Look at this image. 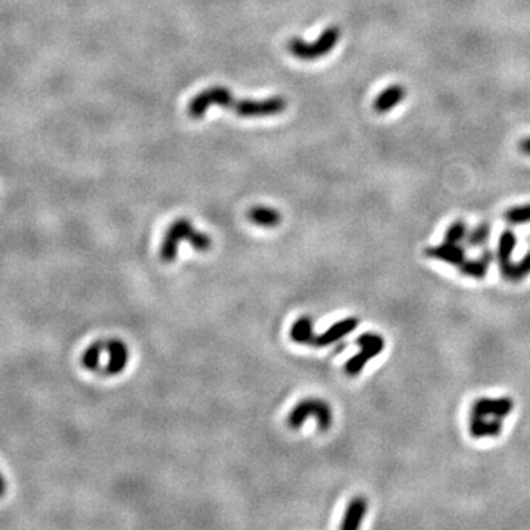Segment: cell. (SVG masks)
Instances as JSON below:
<instances>
[{
    "instance_id": "30bf717a",
    "label": "cell",
    "mask_w": 530,
    "mask_h": 530,
    "mask_svg": "<svg viewBox=\"0 0 530 530\" xmlns=\"http://www.w3.org/2000/svg\"><path fill=\"white\" fill-rule=\"evenodd\" d=\"M502 418L471 415L468 422V431L473 438H498L502 434Z\"/></svg>"
},
{
    "instance_id": "d6986e66",
    "label": "cell",
    "mask_w": 530,
    "mask_h": 530,
    "mask_svg": "<svg viewBox=\"0 0 530 530\" xmlns=\"http://www.w3.org/2000/svg\"><path fill=\"white\" fill-rule=\"evenodd\" d=\"M491 237V226L489 222H480L473 230L468 231L466 237V245L470 248H482L487 243Z\"/></svg>"
},
{
    "instance_id": "5b68a950",
    "label": "cell",
    "mask_w": 530,
    "mask_h": 530,
    "mask_svg": "<svg viewBox=\"0 0 530 530\" xmlns=\"http://www.w3.org/2000/svg\"><path fill=\"white\" fill-rule=\"evenodd\" d=\"M355 343L361 348V351L357 355L348 359L345 364V373L348 375H352V378L354 375H358L362 370H364L367 362H370L373 358L380 355L382 351L385 350V339L378 333L361 334Z\"/></svg>"
},
{
    "instance_id": "277c9868",
    "label": "cell",
    "mask_w": 530,
    "mask_h": 530,
    "mask_svg": "<svg viewBox=\"0 0 530 530\" xmlns=\"http://www.w3.org/2000/svg\"><path fill=\"white\" fill-rule=\"evenodd\" d=\"M314 417L317 426L322 431H327L333 423L331 407L323 399L308 398L301 401L298 406L290 411L287 417V424L290 429H299L305 423L306 418Z\"/></svg>"
},
{
    "instance_id": "8992f818",
    "label": "cell",
    "mask_w": 530,
    "mask_h": 530,
    "mask_svg": "<svg viewBox=\"0 0 530 530\" xmlns=\"http://www.w3.org/2000/svg\"><path fill=\"white\" fill-rule=\"evenodd\" d=\"M103 348H105V352L108 354V362H106V366L101 370V373L106 375H115L124 371V368L127 367L129 357H130L127 345L120 339H108V341H103Z\"/></svg>"
},
{
    "instance_id": "2e32d148",
    "label": "cell",
    "mask_w": 530,
    "mask_h": 530,
    "mask_svg": "<svg viewBox=\"0 0 530 530\" xmlns=\"http://www.w3.org/2000/svg\"><path fill=\"white\" fill-rule=\"evenodd\" d=\"M313 320L310 317H301L290 329V339L301 345H311L314 339Z\"/></svg>"
},
{
    "instance_id": "7a4b0ae2",
    "label": "cell",
    "mask_w": 530,
    "mask_h": 530,
    "mask_svg": "<svg viewBox=\"0 0 530 530\" xmlns=\"http://www.w3.org/2000/svg\"><path fill=\"white\" fill-rule=\"evenodd\" d=\"M183 241L189 242L198 252H208L213 246V239L206 233L194 229L190 220L180 218L176 220L169 230L165 231L159 248L161 259L166 264L174 262L178 255V246Z\"/></svg>"
},
{
    "instance_id": "4fadbf2b",
    "label": "cell",
    "mask_w": 530,
    "mask_h": 530,
    "mask_svg": "<svg viewBox=\"0 0 530 530\" xmlns=\"http://www.w3.org/2000/svg\"><path fill=\"white\" fill-rule=\"evenodd\" d=\"M494 259H495L494 252L485 249L483 252L480 254V257L474 258V259L467 258L461 265H459L458 268H459V271H461V274L471 277V278H476V280H482V278L486 277L487 271H489L491 262Z\"/></svg>"
},
{
    "instance_id": "8fae6325",
    "label": "cell",
    "mask_w": 530,
    "mask_h": 530,
    "mask_svg": "<svg viewBox=\"0 0 530 530\" xmlns=\"http://www.w3.org/2000/svg\"><path fill=\"white\" fill-rule=\"evenodd\" d=\"M407 90L401 85H392L382 90L373 101V109L378 114H387L406 101Z\"/></svg>"
},
{
    "instance_id": "9c48e42d",
    "label": "cell",
    "mask_w": 530,
    "mask_h": 530,
    "mask_svg": "<svg viewBox=\"0 0 530 530\" xmlns=\"http://www.w3.org/2000/svg\"><path fill=\"white\" fill-rule=\"evenodd\" d=\"M426 255L431 259H438L448 265H454V267H459V265L467 259L466 249L461 243L448 242H443L436 246H429L426 249Z\"/></svg>"
},
{
    "instance_id": "e0dca14e",
    "label": "cell",
    "mask_w": 530,
    "mask_h": 530,
    "mask_svg": "<svg viewBox=\"0 0 530 530\" xmlns=\"http://www.w3.org/2000/svg\"><path fill=\"white\" fill-rule=\"evenodd\" d=\"M103 352V341L92 343L81 355L83 367L90 371H101V357Z\"/></svg>"
},
{
    "instance_id": "5bb4252c",
    "label": "cell",
    "mask_w": 530,
    "mask_h": 530,
    "mask_svg": "<svg viewBox=\"0 0 530 530\" xmlns=\"http://www.w3.org/2000/svg\"><path fill=\"white\" fill-rule=\"evenodd\" d=\"M515 245H517V236L510 229L504 230L499 236L498 241V249H496V261L499 264V271L501 274L506 273L510 265L513 264L511 257L514 254Z\"/></svg>"
},
{
    "instance_id": "ba28073f",
    "label": "cell",
    "mask_w": 530,
    "mask_h": 530,
    "mask_svg": "<svg viewBox=\"0 0 530 530\" xmlns=\"http://www.w3.org/2000/svg\"><path fill=\"white\" fill-rule=\"evenodd\" d=\"M358 324H359L358 318L348 317V318L342 320V322L334 323L324 333L318 334V336H314V339L311 342V346H314V348H324V346H329V345H331L334 342H338V341L343 339L345 336H348V334H350V333H352L358 327Z\"/></svg>"
},
{
    "instance_id": "7c38bea8",
    "label": "cell",
    "mask_w": 530,
    "mask_h": 530,
    "mask_svg": "<svg viewBox=\"0 0 530 530\" xmlns=\"http://www.w3.org/2000/svg\"><path fill=\"white\" fill-rule=\"evenodd\" d=\"M368 511V502L366 498L357 496L354 498L346 507V511L343 514V520L341 523V529L343 530H357L362 520L367 515Z\"/></svg>"
},
{
    "instance_id": "603a6c76",
    "label": "cell",
    "mask_w": 530,
    "mask_h": 530,
    "mask_svg": "<svg viewBox=\"0 0 530 530\" xmlns=\"http://www.w3.org/2000/svg\"><path fill=\"white\" fill-rule=\"evenodd\" d=\"M6 494V480L3 478V474L0 473V498Z\"/></svg>"
},
{
    "instance_id": "7402d4cb",
    "label": "cell",
    "mask_w": 530,
    "mask_h": 530,
    "mask_svg": "<svg viewBox=\"0 0 530 530\" xmlns=\"http://www.w3.org/2000/svg\"><path fill=\"white\" fill-rule=\"evenodd\" d=\"M519 148H520L522 153H524L526 157H530V136L522 138L520 143H519Z\"/></svg>"
},
{
    "instance_id": "3957f363",
    "label": "cell",
    "mask_w": 530,
    "mask_h": 530,
    "mask_svg": "<svg viewBox=\"0 0 530 530\" xmlns=\"http://www.w3.org/2000/svg\"><path fill=\"white\" fill-rule=\"evenodd\" d=\"M341 38V29L338 25H330L327 29L320 34V37L314 41V43H306L299 37H294L287 41V50L290 55H294L295 58L301 61H315L326 57L330 53L334 46L338 45Z\"/></svg>"
},
{
    "instance_id": "6da1fadb",
    "label": "cell",
    "mask_w": 530,
    "mask_h": 530,
    "mask_svg": "<svg viewBox=\"0 0 530 530\" xmlns=\"http://www.w3.org/2000/svg\"><path fill=\"white\" fill-rule=\"evenodd\" d=\"M221 106L231 109L234 114L243 118H257V117H270L283 113L287 108V101L282 96L267 97L262 101L252 99H234L231 92L227 87H209L198 93L189 102L187 114L193 120H199L205 115L206 110L211 106Z\"/></svg>"
},
{
    "instance_id": "ffe728a7",
    "label": "cell",
    "mask_w": 530,
    "mask_h": 530,
    "mask_svg": "<svg viewBox=\"0 0 530 530\" xmlns=\"http://www.w3.org/2000/svg\"><path fill=\"white\" fill-rule=\"evenodd\" d=\"M504 220L508 222V224H513V226L530 222V203L517 205V206L507 209V211L504 213Z\"/></svg>"
},
{
    "instance_id": "9a60e30c",
    "label": "cell",
    "mask_w": 530,
    "mask_h": 530,
    "mask_svg": "<svg viewBox=\"0 0 530 530\" xmlns=\"http://www.w3.org/2000/svg\"><path fill=\"white\" fill-rule=\"evenodd\" d=\"M248 218L250 222H254L255 226L265 227V229H274L282 222V214L274 208L270 206H254L249 209Z\"/></svg>"
},
{
    "instance_id": "52a82bcc",
    "label": "cell",
    "mask_w": 530,
    "mask_h": 530,
    "mask_svg": "<svg viewBox=\"0 0 530 530\" xmlns=\"http://www.w3.org/2000/svg\"><path fill=\"white\" fill-rule=\"evenodd\" d=\"M514 408V401L508 396L478 398L471 406V415L506 418Z\"/></svg>"
},
{
    "instance_id": "ac0fdd59",
    "label": "cell",
    "mask_w": 530,
    "mask_h": 530,
    "mask_svg": "<svg viewBox=\"0 0 530 530\" xmlns=\"http://www.w3.org/2000/svg\"><path fill=\"white\" fill-rule=\"evenodd\" d=\"M529 274H530V250L519 262H513L510 265V268L506 273H502V277L508 282H520Z\"/></svg>"
},
{
    "instance_id": "44dd1931",
    "label": "cell",
    "mask_w": 530,
    "mask_h": 530,
    "mask_svg": "<svg viewBox=\"0 0 530 530\" xmlns=\"http://www.w3.org/2000/svg\"><path fill=\"white\" fill-rule=\"evenodd\" d=\"M467 234H468V230H467L466 221H463V220H457V221L452 222V224H451L448 229H446L443 242H448V243H461V242H466Z\"/></svg>"
}]
</instances>
